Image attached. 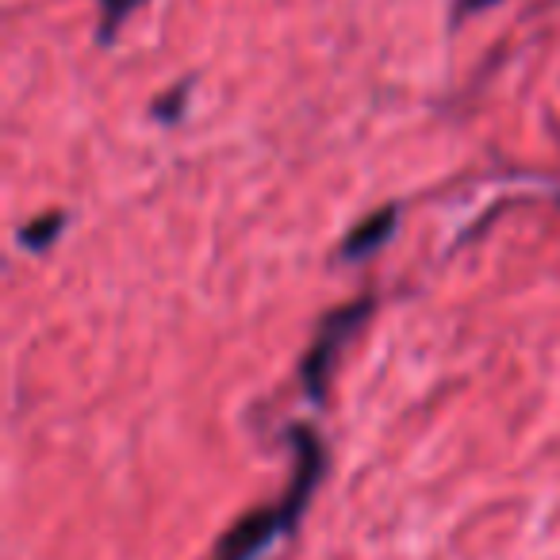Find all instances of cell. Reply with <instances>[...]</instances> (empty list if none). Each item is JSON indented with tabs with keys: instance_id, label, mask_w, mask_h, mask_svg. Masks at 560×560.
Returning a JSON list of instances; mask_svg holds the SVG:
<instances>
[{
	"instance_id": "cell-5",
	"label": "cell",
	"mask_w": 560,
	"mask_h": 560,
	"mask_svg": "<svg viewBox=\"0 0 560 560\" xmlns=\"http://www.w3.org/2000/svg\"><path fill=\"white\" fill-rule=\"evenodd\" d=\"M58 231H62V215L35 219V223L24 231V246H32V249H47V246H50V238H55Z\"/></svg>"
},
{
	"instance_id": "cell-1",
	"label": "cell",
	"mask_w": 560,
	"mask_h": 560,
	"mask_svg": "<svg viewBox=\"0 0 560 560\" xmlns=\"http://www.w3.org/2000/svg\"><path fill=\"white\" fill-rule=\"evenodd\" d=\"M373 315V300H353V304L338 307L330 312L327 319L319 323L315 330L312 346L304 353V365H300V376H304V388L312 399H323L327 396V384H330V373H335V361L342 353V346L358 335L361 323Z\"/></svg>"
},
{
	"instance_id": "cell-2",
	"label": "cell",
	"mask_w": 560,
	"mask_h": 560,
	"mask_svg": "<svg viewBox=\"0 0 560 560\" xmlns=\"http://www.w3.org/2000/svg\"><path fill=\"white\" fill-rule=\"evenodd\" d=\"M289 442H292V450H296V468H292V480L277 506H280V514H284V522L296 529L300 514L307 511V499H312V491L319 488V476H323L327 457H323V445H319V438H315V430H307V427H292Z\"/></svg>"
},
{
	"instance_id": "cell-7",
	"label": "cell",
	"mask_w": 560,
	"mask_h": 560,
	"mask_svg": "<svg viewBox=\"0 0 560 560\" xmlns=\"http://www.w3.org/2000/svg\"><path fill=\"white\" fill-rule=\"evenodd\" d=\"M491 4H499V0H457V4H453V16L468 20V16H476V12H488Z\"/></svg>"
},
{
	"instance_id": "cell-6",
	"label": "cell",
	"mask_w": 560,
	"mask_h": 560,
	"mask_svg": "<svg viewBox=\"0 0 560 560\" xmlns=\"http://www.w3.org/2000/svg\"><path fill=\"white\" fill-rule=\"evenodd\" d=\"M139 4H142V0H101V9H104V39H112V32H116V27L124 24V20L131 16Z\"/></svg>"
},
{
	"instance_id": "cell-3",
	"label": "cell",
	"mask_w": 560,
	"mask_h": 560,
	"mask_svg": "<svg viewBox=\"0 0 560 560\" xmlns=\"http://www.w3.org/2000/svg\"><path fill=\"white\" fill-rule=\"evenodd\" d=\"M280 534H292V526L284 522L280 506H261V511H249L234 522L223 534L219 549L211 552V560H257Z\"/></svg>"
},
{
	"instance_id": "cell-4",
	"label": "cell",
	"mask_w": 560,
	"mask_h": 560,
	"mask_svg": "<svg viewBox=\"0 0 560 560\" xmlns=\"http://www.w3.org/2000/svg\"><path fill=\"white\" fill-rule=\"evenodd\" d=\"M396 223H399V211L392 208V203H388V208H381V211H373V215L361 219V223L353 226L350 234H346L342 257H350V261H358V257H369L373 249H381L384 242L392 238Z\"/></svg>"
}]
</instances>
